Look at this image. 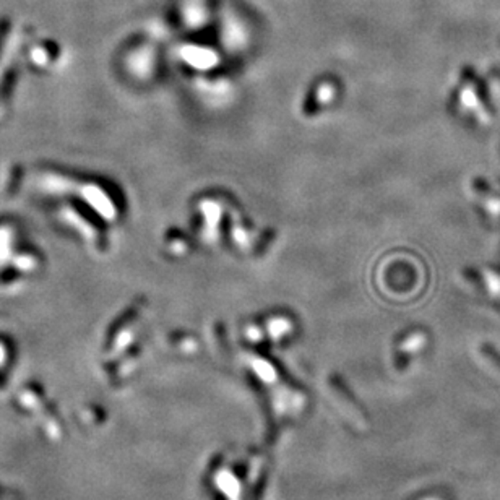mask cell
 <instances>
[{
  "label": "cell",
  "instance_id": "cell-1",
  "mask_svg": "<svg viewBox=\"0 0 500 500\" xmlns=\"http://www.w3.org/2000/svg\"><path fill=\"white\" fill-rule=\"evenodd\" d=\"M452 107L460 120L476 129L489 127L494 120V112L485 96L484 82L473 70L463 69L452 93Z\"/></svg>",
  "mask_w": 500,
  "mask_h": 500
},
{
  "label": "cell",
  "instance_id": "cell-2",
  "mask_svg": "<svg viewBox=\"0 0 500 500\" xmlns=\"http://www.w3.org/2000/svg\"><path fill=\"white\" fill-rule=\"evenodd\" d=\"M470 198L490 224L500 223V179L474 177L470 181Z\"/></svg>",
  "mask_w": 500,
  "mask_h": 500
},
{
  "label": "cell",
  "instance_id": "cell-4",
  "mask_svg": "<svg viewBox=\"0 0 500 500\" xmlns=\"http://www.w3.org/2000/svg\"><path fill=\"white\" fill-rule=\"evenodd\" d=\"M490 83H492V87L495 89V94H499V98H500V72L492 73V80H490Z\"/></svg>",
  "mask_w": 500,
  "mask_h": 500
},
{
  "label": "cell",
  "instance_id": "cell-3",
  "mask_svg": "<svg viewBox=\"0 0 500 500\" xmlns=\"http://www.w3.org/2000/svg\"><path fill=\"white\" fill-rule=\"evenodd\" d=\"M460 280L474 294L500 304V268L488 265L466 267L460 271Z\"/></svg>",
  "mask_w": 500,
  "mask_h": 500
}]
</instances>
